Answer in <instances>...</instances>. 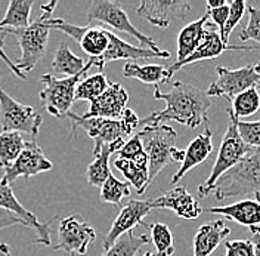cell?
Instances as JSON below:
<instances>
[{
  "label": "cell",
  "instance_id": "obj_1",
  "mask_svg": "<svg viewBox=\"0 0 260 256\" xmlns=\"http://www.w3.org/2000/svg\"><path fill=\"white\" fill-rule=\"evenodd\" d=\"M154 98L164 101L166 108L141 119V125L144 126H158L166 125L167 122H178L186 128L195 129L203 122H207V112L211 107L210 96L195 86L175 81L167 94H162L158 86H155Z\"/></svg>",
  "mask_w": 260,
  "mask_h": 256
},
{
  "label": "cell",
  "instance_id": "obj_2",
  "mask_svg": "<svg viewBox=\"0 0 260 256\" xmlns=\"http://www.w3.org/2000/svg\"><path fill=\"white\" fill-rule=\"evenodd\" d=\"M56 5L58 3L55 0L42 5L40 6L42 15L30 22V25L22 30H2L6 34H12L18 40L22 55L16 63V68L24 74L31 71L32 68L39 64V61L43 58V55L46 52L49 32H50L48 21L52 18Z\"/></svg>",
  "mask_w": 260,
  "mask_h": 256
},
{
  "label": "cell",
  "instance_id": "obj_3",
  "mask_svg": "<svg viewBox=\"0 0 260 256\" xmlns=\"http://www.w3.org/2000/svg\"><path fill=\"white\" fill-rule=\"evenodd\" d=\"M67 117L71 120L73 123V133L76 132V129L83 128L87 135L95 141L93 147V157L99 154L101 148L104 145H110L115 141H126V138L132 135L133 130L141 125V119L138 117V114L126 108L120 119H87L83 120L79 114L76 112H68Z\"/></svg>",
  "mask_w": 260,
  "mask_h": 256
},
{
  "label": "cell",
  "instance_id": "obj_4",
  "mask_svg": "<svg viewBox=\"0 0 260 256\" xmlns=\"http://www.w3.org/2000/svg\"><path fill=\"white\" fill-rule=\"evenodd\" d=\"M211 192L217 200L247 194L260 198V150L253 148L237 166L220 176Z\"/></svg>",
  "mask_w": 260,
  "mask_h": 256
},
{
  "label": "cell",
  "instance_id": "obj_5",
  "mask_svg": "<svg viewBox=\"0 0 260 256\" xmlns=\"http://www.w3.org/2000/svg\"><path fill=\"white\" fill-rule=\"evenodd\" d=\"M226 112L231 119V123H229L226 132L223 135L222 144H220L219 153H217V159L213 164L210 175L198 187V197L200 198L209 195L213 190V187H214V184L220 179V176L225 175L228 170H231L234 166H237L253 150V148L244 144L241 136L238 135V130H237L229 107H228Z\"/></svg>",
  "mask_w": 260,
  "mask_h": 256
},
{
  "label": "cell",
  "instance_id": "obj_6",
  "mask_svg": "<svg viewBox=\"0 0 260 256\" xmlns=\"http://www.w3.org/2000/svg\"><path fill=\"white\" fill-rule=\"evenodd\" d=\"M92 67H93V61L89 60L86 68L73 77L58 79L52 74H42L40 81L43 83V89L40 91L39 96L42 105L50 116L64 117L70 112L73 102L76 101V88Z\"/></svg>",
  "mask_w": 260,
  "mask_h": 256
},
{
  "label": "cell",
  "instance_id": "obj_7",
  "mask_svg": "<svg viewBox=\"0 0 260 256\" xmlns=\"http://www.w3.org/2000/svg\"><path fill=\"white\" fill-rule=\"evenodd\" d=\"M138 135L148 156V172L151 184L155 176L173 161V151L176 148L175 141L178 133L169 125H158L144 126L141 132H138Z\"/></svg>",
  "mask_w": 260,
  "mask_h": 256
},
{
  "label": "cell",
  "instance_id": "obj_8",
  "mask_svg": "<svg viewBox=\"0 0 260 256\" xmlns=\"http://www.w3.org/2000/svg\"><path fill=\"white\" fill-rule=\"evenodd\" d=\"M86 18H87L89 24L102 22V24L113 27L117 32L133 36L142 45V48H148L151 50H155V52L162 50V49L158 48V45L151 37L142 34L132 24L127 14L124 12V9L117 2H111V0H95V2H92L90 8L87 9Z\"/></svg>",
  "mask_w": 260,
  "mask_h": 256
},
{
  "label": "cell",
  "instance_id": "obj_9",
  "mask_svg": "<svg viewBox=\"0 0 260 256\" xmlns=\"http://www.w3.org/2000/svg\"><path fill=\"white\" fill-rule=\"evenodd\" d=\"M42 122V116L31 105L18 102L0 88V132L27 133L36 139Z\"/></svg>",
  "mask_w": 260,
  "mask_h": 256
},
{
  "label": "cell",
  "instance_id": "obj_10",
  "mask_svg": "<svg viewBox=\"0 0 260 256\" xmlns=\"http://www.w3.org/2000/svg\"><path fill=\"white\" fill-rule=\"evenodd\" d=\"M50 30H59L64 33L65 36L71 37L74 42H77L83 49L86 55L92 60H99L108 49L110 45V37L108 33L110 30L102 29V27H95V25H74L71 22H67L61 18H50L48 21Z\"/></svg>",
  "mask_w": 260,
  "mask_h": 256
},
{
  "label": "cell",
  "instance_id": "obj_11",
  "mask_svg": "<svg viewBox=\"0 0 260 256\" xmlns=\"http://www.w3.org/2000/svg\"><path fill=\"white\" fill-rule=\"evenodd\" d=\"M216 73L217 79L207 89V95L223 96L229 102H232V99L244 91L260 86V76L256 73L254 65H247L237 70L217 65Z\"/></svg>",
  "mask_w": 260,
  "mask_h": 256
},
{
  "label": "cell",
  "instance_id": "obj_12",
  "mask_svg": "<svg viewBox=\"0 0 260 256\" xmlns=\"http://www.w3.org/2000/svg\"><path fill=\"white\" fill-rule=\"evenodd\" d=\"M96 239V231L92 225L81 221L79 216H67L58 226V244L55 250H62L71 256L86 255L92 241Z\"/></svg>",
  "mask_w": 260,
  "mask_h": 256
},
{
  "label": "cell",
  "instance_id": "obj_13",
  "mask_svg": "<svg viewBox=\"0 0 260 256\" xmlns=\"http://www.w3.org/2000/svg\"><path fill=\"white\" fill-rule=\"evenodd\" d=\"M53 167L52 161L45 156L43 150L36 143V139L25 141L24 150L9 167L5 169L3 182L11 184L18 178H31V176L48 172Z\"/></svg>",
  "mask_w": 260,
  "mask_h": 256
},
{
  "label": "cell",
  "instance_id": "obj_14",
  "mask_svg": "<svg viewBox=\"0 0 260 256\" xmlns=\"http://www.w3.org/2000/svg\"><path fill=\"white\" fill-rule=\"evenodd\" d=\"M191 9L186 0H144L136 12L152 25L164 29L175 19H185Z\"/></svg>",
  "mask_w": 260,
  "mask_h": 256
},
{
  "label": "cell",
  "instance_id": "obj_15",
  "mask_svg": "<svg viewBox=\"0 0 260 256\" xmlns=\"http://www.w3.org/2000/svg\"><path fill=\"white\" fill-rule=\"evenodd\" d=\"M151 210H152L151 200H130L127 202L121 208L117 218L114 219L107 236L104 237V250L110 249L123 234L133 231L135 226L145 225L144 218L146 215H149Z\"/></svg>",
  "mask_w": 260,
  "mask_h": 256
},
{
  "label": "cell",
  "instance_id": "obj_16",
  "mask_svg": "<svg viewBox=\"0 0 260 256\" xmlns=\"http://www.w3.org/2000/svg\"><path fill=\"white\" fill-rule=\"evenodd\" d=\"M110 37V45L107 52L99 58V60H92L93 61V67H96L99 71L104 70L105 64L113 63V61H118V60H144V58H164L169 60L172 55L167 50H151L148 48H142V46H133L127 42H124L123 39H120L117 34L113 32L108 33Z\"/></svg>",
  "mask_w": 260,
  "mask_h": 256
},
{
  "label": "cell",
  "instance_id": "obj_17",
  "mask_svg": "<svg viewBox=\"0 0 260 256\" xmlns=\"http://www.w3.org/2000/svg\"><path fill=\"white\" fill-rule=\"evenodd\" d=\"M0 208L14 213L18 218H21L22 221H25L27 226L32 228L37 233V239L34 241L36 244L50 246V224H52V221L55 218H52L50 221L42 224L34 213L27 210L19 203V200L16 198L15 194H14L11 184H6L2 179H0Z\"/></svg>",
  "mask_w": 260,
  "mask_h": 256
},
{
  "label": "cell",
  "instance_id": "obj_18",
  "mask_svg": "<svg viewBox=\"0 0 260 256\" xmlns=\"http://www.w3.org/2000/svg\"><path fill=\"white\" fill-rule=\"evenodd\" d=\"M129 94L120 83H110L108 89L90 102L87 112L80 116L83 120L87 119H120L127 108Z\"/></svg>",
  "mask_w": 260,
  "mask_h": 256
},
{
  "label": "cell",
  "instance_id": "obj_19",
  "mask_svg": "<svg viewBox=\"0 0 260 256\" xmlns=\"http://www.w3.org/2000/svg\"><path fill=\"white\" fill-rule=\"evenodd\" d=\"M229 49H245V50H254L257 48H248V46H228L222 42L220 39V34L219 32H216V29L211 25V24H207L206 27V36L201 42V45L198 48L195 49L194 52L182 63H173L167 68V79H172V76L175 73L180 71L183 67L189 64H194V63H200V61H209V60H213V58H217L220 56L225 50H229Z\"/></svg>",
  "mask_w": 260,
  "mask_h": 256
},
{
  "label": "cell",
  "instance_id": "obj_20",
  "mask_svg": "<svg viewBox=\"0 0 260 256\" xmlns=\"http://www.w3.org/2000/svg\"><path fill=\"white\" fill-rule=\"evenodd\" d=\"M152 209H169L175 212L179 218L183 219H197L201 213L203 208L198 202L186 191L185 187H176L170 191L164 192L162 195L151 200Z\"/></svg>",
  "mask_w": 260,
  "mask_h": 256
},
{
  "label": "cell",
  "instance_id": "obj_21",
  "mask_svg": "<svg viewBox=\"0 0 260 256\" xmlns=\"http://www.w3.org/2000/svg\"><path fill=\"white\" fill-rule=\"evenodd\" d=\"M211 138H213V133H211L210 128H207L203 133L197 135L189 143L188 148L185 150L183 161L180 163L178 172L172 178V184H178L191 169L204 163L210 157L211 151H213V139Z\"/></svg>",
  "mask_w": 260,
  "mask_h": 256
},
{
  "label": "cell",
  "instance_id": "obj_22",
  "mask_svg": "<svg viewBox=\"0 0 260 256\" xmlns=\"http://www.w3.org/2000/svg\"><path fill=\"white\" fill-rule=\"evenodd\" d=\"M229 234L231 230L223 219H216L201 225L194 236L192 256H210Z\"/></svg>",
  "mask_w": 260,
  "mask_h": 256
},
{
  "label": "cell",
  "instance_id": "obj_23",
  "mask_svg": "<svg viewBox=\"0 0 260 256\" xmlns=\"http://www.w3.org/2000/svg\"><path fill=\"white\" fill-rule=\"evenodd\" d=\"M206 212L223 215L228 219L248 228L260 225V198H245L228 206L209 208L206 209Z\"/></svg>",
  "mask_w": 260,
  "mask_h": 256
},
{
  "label": "cell",
  "instance_id": "obj_24",
  "mask_svg": "<svg viewBox=\"0 0 260 256\" xmlns=\"http://www.w3.org/2000/svg\"><path fill=\"white\" fill-rule=\"evenodd\" d=\"M209 12L203 15L200 19L185 25L178 34V55L175 63L185 61L195 49L198 48L206 36V27L209 22Z\"/></svg>",
  "mask_w": 260,
  "mask_h": 256
},
{
  "label": "cell",
  "instance_id": "obj_25",
  "mask_svg": "<svg viewBox=\"0 0 260 256\" xmlns=\"http://www.w3.org/2000/svg\"><path fill=\"white\" fill-rule=\"evenodd\" d=\"M126 141L120 139L115 141L113 144L104 145L99 151V154L93 157V161L87 166L86 169V178L87 182L93 187H102L105 184V181L113 175L111 169H110V157L111 154L117 153Z\"/></svg>",
  "mask_w": 260,
  "mask_h": 256
},
{
  "label": "cell",
  "instance_id": "obj_26",
  "mask_svg": "<svg viewBox=\"0 0 260 256\" xmlns=\"http://www.w3.org/2000/svg\"><path fill=\"white\" fill-rule=\"evenodd\" d=\"M86 64L87 63H84L80 56H77L71 49L68 48V45L65 42H62L53 55L50 67L56 74H61L65 77H73V76L81 73L86 68Z\"/></svg>",
  "mask_w": 260,
  "mask_h": 256
},
{
  "label": "cell",
  "instance_id": "obj_27",
  "mask_svg": "<svg viewBox=\"0 0 260 256\" xmlns=\"http://www.w3.org/2000/svg\"><path fill=\"white\" fill-rule=\"evenodd\" d=\"M34 0H11L0 21V30H22L30 25V12Z\"/></svg>",
  "mask_w": 260,
  "mask_h": 256
},
{
  "label": "cell",
  "instance_id": "obj_28",
  "mask_svg": "<svg viewBox=\"0 0 260 256\" xmlns=\"http://www.w3.org/2000/svg\"><path fill=\"white\" fill-rule=\"evenodd\" d=\"M123 76L127 79H136L145 84L157 86L161 81H167V68L164 65L146 64L141 65L136 63H127L123 67Z\"/></svg>",
  "mask_w": 260,
  "mask_h": 256
},
{
  "label": "cell",
  "instance_id": "obj_29",
  "mask_svg": "<svg viewBox=\"0 0 260 256\" xmlns=\"http://www.w3.org/2000/svg\"><path fill=\"white\" fill-rule=\"evenodd\" d=\"M114 166L123 174V176L127 179V182L136 190L138 194H144L149 187L148 164H139L126 159H117L114 161Z\"/></svg>",
  "mask_w": 260,
  "mask_h": 256
},
{
  "label": "cell",
  "instance_id": "obj_30",
  "mask_svg": "<svg viewBox=\"0 0 260 256\" xmlns=\"http://www.w3.org/2000/svg\"><path fill=\"white\" fill-rule=\"evenodd\" d=\"M149 237L145 234H135V231H129L123 234L113 246L104 250L102 256H136L142 246L149 243Z\"/></svg>",
  "mask_w": 260,
  "mask_h": 256
},
{
  "label": "cell",
  "instance_id": "obj_31",
  "mask_svg": "<svg viewBox=\"0 0 260 256\" xmlns=\"http://www.w3.org/2000/svg\"><path fill=\"white\" fill-rule=\"evenodd\" d=\"M25 139L18 132H0V167L6 169L24 150Z\"/></svg>",
  "mask_w": 260,
  "mask_h": 256
},
{
  "label": "cell",
  "instance_id": "obj_32",
  "mask_svg": "<svg viewBox=\"0 0 260 256\" xmlns=\"http://www.w3.org/2000/svg\"><path fill=\"white\" fill-rule=\"evenodd\" d=\"M110 86L108 77L104 73H96L93 76H89L80 80L76 88V99L77 101H95L98 96H101Z\"/></svg>",
  "mask_w": 260,
  "mask_h": 256
},
{
  "label": "cell",
  "instance_id": "obj_33",
  "mask_svg": "<svg viewBox=\"0 0 260 256\" xmlns=\"http://www.w3.org/2000/svg\"><path fill=\"white\" fill-rule=\"evenodd\" d=\"M231 110L238 120L256 114L260 110V92L257 88L247 89L235 96L231 102Z\"/></svg>",
  "mask_w": 260,
  "mask_h": 256
},
{
  "label": "cell",
  "instance_id": "obj_34",
  "mask_svg": "<svg viewBox=\"0 0 260 256\" xmlns=\"http://www.w3.org/2000/svg\"><path fill=\"white\" fill-rule=\"evenodd\" d=\"M149 231H151V240L154 243L157 252L155 256H172L175 253V246H173V236L170 228L166 224L155 222V224H145Z\"/></svg>",
  "mask_w": 260,
  "mask_h": 256
},
{
  "label": "cell",
  "instance_id": "obj_35",
  "mask_svg": "<svg viewBox=\"0 0 260 256\" xmlns=\"http://www.w3.org/2000/svg\"><path fill=\"white\" fill-rule=\"evenodd\" d=\"M130 187L132 185L129 182H123L118 178L111 175L101 187V200L105 203L114 205V206H118V205H121L124 197L130 195V192H132Z\"/></svg>",
  "mask_w": 260,
  "mask_h": 256
},
{
  "label": "cell",
  "instance_id": "obj_36",
  "mask_svg": "<svg viewBox=\"0 0 260 256\" xmlns=\"http://www.w3.org/2000/svg\"><path fill=\"white\" fill-rule=\"evenodd\" d=\"M117 154H118V159H126V160L135 161L139 164H148V156L138 133L130 136L124 145L117 151Z\"/></svg>",
  "mask_w": 260,
  "mask_h": 256
},
{
  "label": "cell",
  "instance_id": "obj_37",
  "mask_svg": "<svg viewBox=\"0 0 260 256\" xmlns=\"http://www.w3.org/2000/svg\"><path fill=\"white\" fill-rule=\"evenodd\" d=\"M229 110H231V107H229ZM231 114L234 117L238 135L241 136L244 144L250 147V148L260 150V120H257V122H243V120H238L234 116L232 110H231Z\"/></svg>",
  "mask_w": 260,
  "mask_h": 256
},
{
  "label": "cell",
  "instance_id": "obj_38",
  "mask_svg": "<svg viewBox=\"0 0 260 256\" xmlns=\"http://www.w3.org/2000/svg\"><path fill=\"white\" fill-rule=\"evenodd\" d=\"M229 5V16H228L226 24H225V30L222 33L220 39L222 42L229 46V36L234 32V29L240 24V21L243 19L244 14L247 12V5L244 0H234V2H228Z\"/></svg>",
  "mask_w": 260,
  "mask_h": 256
},
{
  "label": "cell",
  "instance_id": "obj_39",
  "mask_svg": "<svg viewBox=\"0 0 260 256\" xmlns=\"http://www.w3.org/2000/svg\"><path fill=\"white\" fill-rule=\"evenodd\" d=\"M247 12H248V22L247 27L240 34V39L243 42L254 40L260 45V9L256 6H248Z\"/></svg>",
  "mask_w": 260,
  "mask_h": 256
},
{
  "label": "cell",
  "instance_id": "obj_40",
  "mask_svg": "<svg viewBox=\"0 0 260 256\" xmlns=\"http://www.w3.org/2000/svg\"><path fill=\"white\" fill-rule=\"evenodd\" d=\"M226 256H254V244L251 240H232L225 244Z\"/></svg>",
  "mask_w": 260,
  "mask_h": 256
},
{
  "label": "cell",
  "instance_id": "obj_41",
  "mask_svg": "<svg viewBox=\"0 0 260 256\" xmlns=\"http://www.w3.org/2000/svg\"><path fill=\"white\" fill-rule=\"evenodd\" d=\"M209 12V16L214 21V24H217L219 27V34L222 36V33L225 30V24L228 21V16H229V5H225L222 8H217V9H211V11H207Z\"/></svg>",
  "mask_w": 260,
  "mask_h": 256
},
{
  "label": "cell",
  "instance_id": "obj_42",
  "mask_svg": "<svg viewBox=\"0 0 260 256\" xmlns=\"http://www.w3.org/2000/svg\"><path fill=\"white\" fill-rule=\"evenodd\" d=\"M6 33H3L0 30V60L3 61V63H6V65L12 70V73L15 74L16 77H19V79H22V80H25L27 79V74H24V73H21L18 68H16L15 63H12V60H9V56L6 55V52H5V39H6Z\"/></svg>",
  "mask_w": 260,
  "mask_h": 256
},
{
  "label": "cell",
  "instance_id": "obj_43",
  "mask_svg": "<svg viewBox=\"0 0 260 256\" xmlns=\"http://www.w3.org/2000/svg\"><path fill=\"white\" fill-rule=\"evenodd\" d=\"M14 225H24V226H27L25 221H22L21 218H18L14 213H11V212L0 208V231L5 230V228L14 226Z\"/></svg>",
  "mask_w": 260,
  "mask_h": 256
},
{
  "label": "cell",
  "instance_id": "obj_44",
  "mask_svg": "<svg viewBox=\"0 0 260 256\" xmlns=\"http://www.w3.org/2000/svg\"><path fill=\"white\" fill-rule=\"evenodd\" d=\"M228 2L225 0H207L206 2V8H207V11H211V9H217V8H222V6H225Z\"/></svg>",
  "mask_w": 260,
  "mask_h": 256
},
{
  "label": "cell",
  "instance_id": "obj_45",
  "mask_svg": "<svg viewBox=\"0 0 260 256\" xmlns=\"http://www.w3.org/2000/svg\"><path fill=\"white\" fill-rule=\"evenodd\" d=\"M0 256H12L11 255V249L6 243H0Z\"/></svg>",
  "mask_w": 260,
  "mask_h": 256
},
{
  "label": "cell",
  "instance_id": "obj_46",
  "mask_svg": "<svg viewBox=\"0 0 260 256\" xmlns=\"http://www.w3.org/2000/svg\"><path fill=\"white\" fill-rule=\"evenodd\" d=\"M251 241L254 244V256H260V239L257 236H254Z\"/></svg>",
  "mask_w": 260,
  "mask_h": 256
},
{
  "label": "cell",
  "instance_id": "obj_47",
  "mask_svg": "<svg viewBox=\"0 0 260 256\" xmlns=\"http://www.w3.org/2000/svg\"><path fill=\"white\" fill-rule=\"evenodd\" d=\"M250 230H251V233H253L254 236H257L260 239V225H257V226H251Z\"/></svg>",
  "mask_w": 260,
  "mask_h": 256
},
{
  "label": "cell",
  "instance_id": "obj_48",
  "mask_svg": "<svg viewBox=\"0 0 260 256\" xmlns=\"http://www.w3.org/2000/svg\"><path fill=\"white\" fill-rule=\"evenodd\" d=\"M254 70H256V73H257V74L260 76V63H257V64L254 65ZM259 88H260V86H259Z\"/></svg>",
  "mask_w": 260,
  "mask_h": 256
},
{
  "label": "cell",
  "instance_id": "obj_49",
  "mask_svg": "<svg viewBox=\"0 0 260 256\" xmlns=\"http://www.w3.org/2000/svg\"><path fill=\"white\" fill-rule=\"evenodd\" d=\"M142 256H155L154 253H151V252H146L145 255H142Z\"/></svg>",
  "mask_w": 260,
  "mask_h": 256
}]
</instances>
